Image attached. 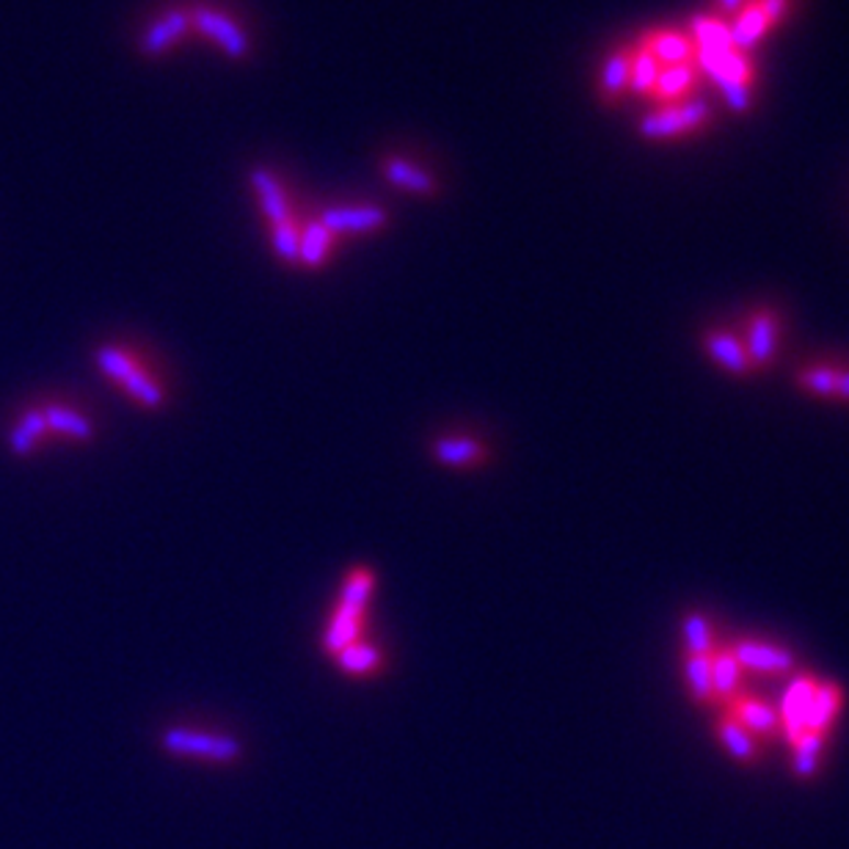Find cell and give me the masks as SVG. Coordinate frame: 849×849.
I'll return each instance as SVG.
<instances>
[{"instance_id": "cell-1", "label": "cell", "mask_w": 849, "mask_h": 849, "mask_svg": "<svg viewBox=\"0 0 849 849\" xmlns=\"http://www.w3.org/2000/svg\"><path fill=\"white\" fill-rule=\"evenodd\" d=\"M100 375L136 408L160 414L171 403V381L163 364L131 342H105L94 351Z\"/></svg>"}, {"instance_id": "cell-2", "label": "cell", "mask_w": 849, "mask_h": 849, "mask_svg": "<svg viewBox=\"0 0 849 849\" xmlns=\"http://www.w3.org/2000/svg\"><path fill=\"white\" fill-rule=\"evenodd\" d=\"M690 34L695 36L698 64H701L703 75H709L723 89L734 109H748L756 91V64L748 50L734 45L725 20L714 18V14L698 18Z\"/></svg>"}, {"instance_id": "cell-3", "label": "cell", "mask_w": 849, "mask_h": 849, "mask_svg": "<svg viewBox=\"0 0 849 849\" xmlns=\"http://www.w3.org/2000/svg\"><path fill=\"white\" fill-rule=\"evenodd\" d=\"M375 588H378V574L370 566H353L342 577L340 590H337L335 607L326 621L324 634H320V652L335 659L342 648L367 637V615L370 601H373Z\"/></svg>"}, {"instance_id": "cell-4", "label": "cell", "mask_w": 849, "mask_h": 849, "mask_svg": "<svg viewBox=\"0 0 849 849\" xmlns=\"http://www.w3.org/2000/svg\"><path fill=\"white\" fill-rule=\"evenodd\" d=\"M158 745L163 754L182 761H202L213 767H235L244 761L246 745L233 731L207 728V725L177 723L160 731Z\"/></svg>"}, {"instance_id": "cell-5", "label": "cell", "mask_w": 849, "mask_h": 849, "mask_svg": "<svg viewBox=\"0 0 849 849\" xmlns=\"http://www.w3.org/2000/svg\"><path fill=\"white\" fill-rule=\"evenodd\" d=\"M712 122V109L701 97L684 102H668L657 105L646 120L641 122V136L648 142H679L703 133Z\"/></svg>"}, {"instance_id": "cell-6", "label": "cell", "mask_w": 849, "mask_h": 849, "mask_svg": "<svg viewBox=\"0 0 849 849\" xmlns=\"http://www.w3.org/2000/svg\"><path fill=\"white\" fill-rule=\"evenodd\" d=\"M792 7L794 0H750L748 7H742L734 18L725 20L731 39L736 47L750 53L765 36L786 23Z\"/></svg>"}, {"instance_id": "cell-7", "label": "cell", "mask_w": 849, "mask_h": 849, "mask_svg": "<svg viewBox=\"0 0 849 849\" xmlns=\"http://www.w3.org/2000/svg\"><path fill=\"white\" fill-rule=\"evenodd\" d=\"M781 337H783V326H781V315H778L776 309L761 306V309L750 312L748 331H745L742 342H745V351H748L754 373H761V370H767L772 362H776L778 351H781Z\"/></svg>"}, {"instance_id": "cell-8", "label": "cell", "mask_w": 849, "mask_h": 849, "mask_svg": "<svg viewBox=\"0 0 849 849\" xmlns=\"http://www.w3.org/2000/svg\"><path fill=\"white\" fill-rule=\"evenodd\" d=\"M431 455L444 469L477 472L491 461V448L472 433H442L431 442Z\"/></svg>"}, {"instance_id": "cell-9", "label": "cell", "mask_w": 849, "mask_h": 849, "mask_svg": "<svg viewBox=\"0 0 849 849\" xmlns=\"http://www.w3.org/2000/svg\"><path fill=\"white\" fill-rule=\"evenodd\" d=\"M47 419V431L53 442L67 444H91L97 439V422L86 408L75 406L67 400H47L42 403Z\"/></svg>"}, {"instance_id": "cell-10", "label": "cell", "mask_w": 849, "mask_h": 849, "mask_svg": "<svg viewBox=\"0 0 849 849\" xmlns=\"http://www.w3.org/2000/svg\"><path fill=\"white\" fill-rule=\"evenodd\" d=\"M191 29L199 31V34H204L207 39L216 42V45L222 47L229 58H235V61H240V58H246L251 53V42L249 36H246V31L240 29L233 18L216 12V9H207V7L193 9Z\"/></svg>"}, {"instance_id": "cell-11", "label": "cell", "mask_w": 849, "mask_h": 849, "mask_svg": "<svg viewBox=\"0 0 849 849\" xmlns=\"http://www.w3.org/2000/svg\"><path fill=\"white\" fill-rule=\"evenodd\" d=\"M634 45L646 50L657 64H690L698 61L695 36L684 29L646 31Z\"/></svg>"}, {"instance_id": "cell-12", "label": "cell", "mask_w": 849, "mask_h": 849, "mask_svg": "<svg viewBox=\"0 0 849 849\" xmlns=\"http://www.w3.org/2000/svg\"><path fill=\"white\" fill-rule=\"evenodd\" d=\"M736 663L742 665V670H754V673H770V676H783L792 673L797 659L789 648L778 646V643H765V641H739L731 646Z\"/></svg>"}, {"instance_id": "cell-13", "label": "cell", "mask_w": 849, "mask_h": 849, "mask_svg": "<svg viewBox=\"0 0 849 849\" xmlns=\"http://www.w3.org/2000/svg\"><path fill=\"white\" fill-rule=\"evenodd\" d=\"M9 453L18 455V459H31V455L39 453L42 448L53 444L50 431H47V419L42 403L29 406L20 411V417L14 419L12 428H9Z\"/></svg>"}, {"instance_id": "cell-14", "label": "cell", "mask_w": 849, "mask_h": 849, "mask_svg": "<svg viewBox=\"0 0 849 849\" xmlns=\"http://www.w3.org/2000/svg\"><path fill=\"white\" fill-rule=\"evenodd\" d=\"M725 709H728L725 714H731L736 723L745 725V728H748L750 734L756 736V739L765 742V739H770V736L781 734V714H778L776 706H770L767 701H761V698L739 692V695L731 698V701L725 703Z\"/></svg>"}, {"instance_id": "cell-15", "label": "cell", "mask_w": 849, "mask_h": 849, "mask_svg": "<svg viewBox=\"0 0 849 849\" xmlns=\"http://www.w3.org/2000/svg\"><path fill=\"white\" fill-rule=\"evenodd\" d=\"M816 684H819L816 676H797V679L789 684L786 695H783L778 714H781V734L786 736L789 742H794L800 734H805Z\"/></svg>"}, {"instance_id": "cell-16", "label": "cell", "mask_w": 849, "mask_h": 849, "mask_svg": "<svg viewBox=\"0 0 849 849\" xmlns=\"http://www.w3.org/2000/svg\"><path fill=\"white\" fill-rule=\"evenodd\" d=\"M335 238L340 235H367L378 233L386 227V213L373 204H359V207H329L324 216L317 218Z\"/></svg>"}, {"instance_id": "cell-17", "label": "cell", "mask_w": 849, "mask_h": 849, "mask_svg": "<svg viewBox=\"0 0 849 849\" xmlns=\"http://www.w3.org/2000/svg\"><path fill=\"white\" fill-rule=\"evenodd\" d=\"M331 663H335L337 670H340L342 676H348V679L367 681V679H375V676H381L386 670V652H384V646H378V643L362 637V641H356V643H351L348 648H342V652L337 654Z\"/></svg>"}, {"instance_id": "cell-18", "label": "cell", "mask_w": 849, "mask_h": 849, "mask_svg": "<svg viewBox=\"0 0 849 849\" xmlns=\"http://www.w3.org/2000/svg\"><path fill=\"white\" fill-rule=\"evenodd\" d=\"M703 351H706V356L712 359L717 367H723L725 373L731 375L754 373L748 351H745V342H742V337L734 335V331H723V329L706 331V335H703Z\"/></svg>"}, {"instance_id": "cell-19", "label": "cell", "mask_w": 849, "mask_h": 849, "mask_svg": "<svg viewBox=\"0 0 849 849\" xmlns=\"http://www.w3.org/2000/svg\"><path fill=\"white\" fill-rule=\"evenodd\" d=\"M191 31V12H182V9H171V12L160 14L142 36V53L149 58L163 56L166 50L177 45L182 36Z\"/></svg>"}, {"instance_id": "cell-20", "label": "cell", "mask_w": 849, "mask_h": 849, "mask_svg": "<svg viewBox=\"0 0 849 849\" xmlns=\"http://www.w3.org/2000/svg\"><path fill=\"white\" fill-rule=\"evenodd\" d=\"M249 182H251V188H254L257 199H260V207H262V213H265V218L271 227L293 222V210H290L287 193H284V188L279 185V180L271 174V171L251 169Z\"/></svg>"}, {"instance_id": "cell-21", "label": "cell", "mask_w": 849, "mask_h": 849, "mask_svg": "<svg viewBox=\"0 0 849 849\" xmlns=\"http://www.w3.org/2000/svg\"><path fill=\"white\" fill-rule=\"evenodd\" d=\"M714 728H717L720 745L728 750L731 759L739 761V765H759L761 756H765V748H761V739H756L745 725L736 723L731 714H723Z\"/></svg>"}, {"instance_id": "cell-22", "label": "cell", "mask_w": 849, "mask_h": 849, "mask_svg": "<svg viewBox=\"0 0 849 849\" xmlns=\"http://www.w3.org/2000/svg\"><path fill=\"white\" fill-rule=\"evenodd\" d=\"M844 709V690L836 681H819L814 692V701H811L808 712V725L805 731H814V734L830 736L833 725H836L838 714Z\"/></svg>"}, {"instance_id": "cell-23", "label": "cell", "mask_w": 849, "mask_h": 849, "mask_svg": "<svg viewBox=\"0 0 849 849\" xmlns=\"http://www.w3.org/2000/svg\"><path fill=\"white\" fill-rule=\"evenodd\" d=\"M742 665L736 663L734 652L728 648H717L712 654V698L720 703H728L742 692Z\"/></svg>"}, {"instance_id": "cell-24", "label": "cell", "mask_w": 849, "mask_h": 849, "mask_svg": "<svg viewBox=\"0 0 849 849\" xmlns=\"http://www.w3.org/2000/svg\"><path fill=\"white\" fill-rule=\"evenodd\" d=\"M337 238L324 227L320 222L309 224V227L301 229V246H298V265L306 268H320L326 265V260L335 251Z\"/></svg>"}, {"instance_id": "cell-25", "label": "cell", "mask_w": 849, "mask_h": 849, "mask_svg": "<svg viewBox=\"0 0 849 849\" xmlns=\"http://www.w3.org/2000/svg\"><path fill=\"white\" fill-rule=\"evenodd\" d=\"M825 745H827V736L825 734H814V731H805V734H800L797 739L792 742V770L794 776L803 778V781H808V778H814L816 772H819V765H822V754H825Z\"/></svg>"}, {"instance_id": "cell-26", "label": "cell", "mask_w": 849, "mask_h": 849, "mask_svg": "<svg viewBox=\"0 0 849 849\" xmlns=\"http://www.w3.org/2000/svg\"><path fill=\"white\" fill-rule=\"evenodd\" d=\"M681 637H684V648L692 657H712L717 652V641H714V626L703 612H690L681 621Z\"/></svg>"}, {"instance_id": "cell-27", "label": "cell", "mask_w": 849, "mask_h": 849, "mask_svg": "<svg viewBox=\"0 0 849 849\" xmlns=\"http://www.w3.org/2000/svg\"><path fill=\"white\" fill-rule=\"evenodd\" d=\"M384 177L392 185L403 188V191L408 193H424V196H428V193L437 191V180L424 169H419V166L408 163V160H389V163L384 166Z\"/></svg>"}, {"instance_id": "cell-28", "label": "cell", "mask_w": 849, "mask_h": 849, "mask_svg": "<svg viewBox=\"0 0 849 849\" xmlns=\"http://www.w3.org/2000/svg\"><path fill=\"white\" fill-rule=\"evenodd\" d=\"M629 67H632V47L615 50L601 67V94L621 97L629 91Z\"/></svg>"}, {"instance_id": "cell-29", "label": "cell", "mask_w": 849, "mask_h": 849, "mask_svg": "<svg viewBox=\"0 0 849 849\" xmlns=\"http://www.w3.org/2000/svg\"><path fill=\"white\" fill-rule=\"evenodd\" d=\"M684 681L690 698L695 703H712V657H692L687 654L684 659Z\"/></svg>"}, {"instance_id": "cell-30", "label": "cell", "mask_w": 849, "mask_h": 849, "mask_svg": "<svg viewBox=\"0 0 849 849\" xmlns=\"http://www.w3.org/2000/svg\"><path fill=\"white\" fill-rule=\"evenodd\" d=\"M836 378H838L836 364H808V367H803L797 373V386L800 389L811 392V395L833 400V395H836Z\"/></svg>"}, {"instance_id": "cell-31", "label": "cell", "mask_w": 849, "mask_h": 849, "mask_svg": "<svg viewBox=\"0 0 849 849\" xmlns=\"http://www.w3.org/2000/svg\"><path fill=\"white\" fill-rule=\"evenodd\" d=\"M271 246L276 251L279 260H284L287 265H298V246H301V229L295 222L279 224L271 227Z\"/></svg>"}, {"instance_id": "cell-32", "label": "cell", "mask_w": 849, "mask_h": 849, "mask_svg": "<svg viewBox=\"0 0 849 849\" xmlns=\"http://www.w3.org/2000/svg\"><path fill=\"white\" fill-rule=\"evenodd\" d=\"M750 0H714V18L728 20L739 12L742 7H748Z\"/></svg>"}, {"instance_id": "cell-33", "label": "cell", "mask_w": 849, "mask_h": 849, "mask_svg": "<svg viewBox=\"0 0 849 849\" xmlns=\"http://www.w3.org/2000/svg\"><path fill=\"white\" fill-rule=\"evenodd\" d=\"M833 400L849 403V367H838V378H836V395Z\"/></svg>"}]
</instances>
